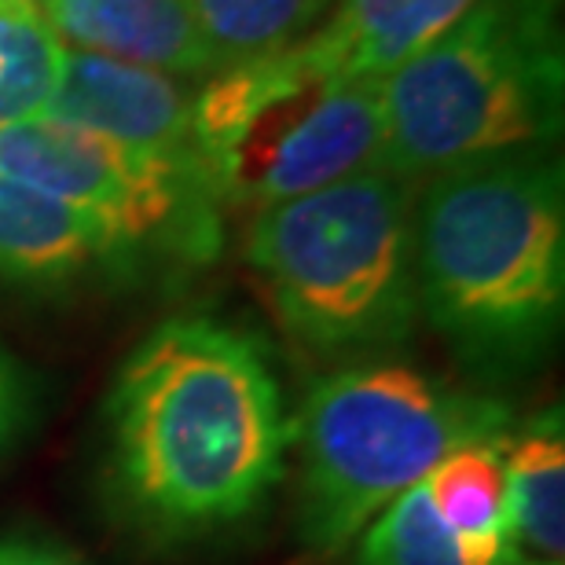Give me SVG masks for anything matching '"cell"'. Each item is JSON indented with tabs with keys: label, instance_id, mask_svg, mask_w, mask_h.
Instances as JSON below:
<instances>
[{
	"label": "cell",
	"instance_id": "obj_5",
	"mask_svg": "<svg viewBox=\"0 0 565 565\" xmlns=\"http://www.w3.org/2000/svg\"><path fill=\"white\" fill-rule=\"evenodd\" d=\"M290 423L298 536L309 555L338 558L448 451L503 437L511 408L412 364H349L316 382Z\"/></svg>",
	"mask_w": 565,
	"mask_h": 565
},
{
	"label": "cell",
	"instance_id": "obj_14",
	"mask_svg": "<svg viewBox=\"0 0 565 565\" xmlns=\"http://www.w3.org/2000/svg\"><path fill=\"white\" fill-rule=\"evenodd\" d=\"M202 33L213 71H232L294 49L334 0H184Z\"/></svg>",
	"mask_w": 565,
	"mask_h": 565
},
{
	"label": "cell",
	"instance_id": "obj_15",
	"mask_svg": "<svg viewBox=\"0 0 565 565\" xmlns=\"http://www.w3.org/2000/svg\"><path fill=\"white\" fill-rule=\"evenodd\" d=\"M63 44L38 4L0 8V126L41 118L55 93Z\"/></svg>",
	"mask_w": 565,
	"mask_h": 565
},
{
	"label": "cell",
	"instance_id": "obj_13",
	"mask_svg": "<svg viewBox=\"0 0 565 565\" xmlns=\"http://www.w3.org/2000/svg\"><path fill=\"white\" fill-rule=\"evenodd\" d=\"M507 522L518 562L565 555V434L562 415H540L522 434L503 437Z\"/></svg>",
	"mask_w": 565,
	"mask_h": 565
},
{
	"label": "cell",
	"instance_id": "obj_17",
	"mask_svg": "<svg viewBox=\"0 0 565 565\" xmlns=\"http://www.w3.org/2000/svg\"><path fill=\"white\" fill-rule=\"evenodd\" d=\"M33 386L26 371L0 349V456H8L33 419Z\"/></svg>",
	"mask_w": 565,
	"mask_h": 565
},
{
	"label": "cell",
	"instance_id": "obj_19",
	"mask_svg": "<svg viewBox=\"0 0 565 565\" xmlns=\"http://www.w3.org/2000/svg\"><path fill=\"white\" fill-rule=\"evenodd\" d=\"M8 4H33V0H0V8H8Z\"/></svg>",
	"mask_w": 565,
	"mask_h": 565
},
{
	"label": "cell",
	"instance_id": "obj_20",
	"mask_svg": "<svg viewBox=\"0 0 565 565\" xmlns=\"http://www.w3.org/2000/svg\"><path fill=\"white\" fill-rule=\"evenodd\" d=\"M518 565H562V562H518Z\"/></svg>",
	"mask_w": 565,
	"mask_h": 565
},
{
	"label": "cell",
	"instance_id": "obj_11",
	"mask_svg": "<svg viewBox=\"0 0 565 565\" xmlns=\"http://www.w3.org/2000/svg\"><path fill=\"white\" fill-rule=\"evenodd\" d=\"M478 0H334L312 52L349 77H382L451 30Z\"/></svg>",
	"mask_w": 565,
	"mask_h": 565
},
{
	"label": "cell",
	"instance_id": "obj_6",
	"mask_svg": "<svg viewBox=\"0 0 565 565\" xmlns=\"http://www.w3.org/2000/svg\"><path fill=\"white\" fill-rule=\"evenodd\" d=\"M191 137L221 210L279 206L382 169L379 77L334 71L301 41L199 82Z\"/></svg>",
	"mask_w": 565,
	"mask_h": 565
},
{
	"label": "cell",
	"instance_id": "obj_9",
	"mask_svg": "<svg viewBox=\"0 0 565 565\" xmlns=\"http://www.w3.org/2000/svg\"><path fill=\"white\" fill-rule=\"evenodd\" d=\"M55 33L74 52L147 66V71L206 82L213 60L184 0H33Z\"/></svg>",
	"mask_w": 565,
	"mask_h": 565
},
{
	"label": "cell",
	"instance_id": "obj_16",
	"mask_svg": "<svg viewBox=\"0 0 565 565\" xmlns=\"http://www.w3.org/2000/svg\"><path fill=\"white\" fill-rule=\"evenodd\" d=\"M345 555V565H462L456 540L429 503L426 484L397 495Z\"/></svg>",
	"mask_w": 565,
	"mask_h": 565
},
{
	"label": "cell",
	"instance_id": "obj_12",
	"mask_svg": "<svg viewBox=\"0 0 565 565\" xmlns=\"http://www.w3.org/2000/svg\"><path fill=\"white\" fill-rule=\"evenodd\" d=\"M503 437L448 451L423 481L462 565H518L507 522Z\"/></svg>",
	"mask_w": 565,
	"mask_h": 565
},
{
	"label": "cell",
	"instance_id": "obj_4",
	"mask_svg": "<svg viewBox=\"0 0 565 565\" xmlns=\"http://www.w3.org/2000/svg\"><path fill=\"white\" fill-rule=\"evenodd\" d=\"M415 195V184L371 169L254 213L246 268L294 342L320 356L408 342L419 320Z\"/></svg>",
	"mask_w": 565,
	"mask_h": 565
},
{
	"label": "cell",
	"instance_id": "obj_10",
	"mask_svg": "<svg viewBox=\"0 0 565 565\" xmlns=\"http://www.w3.org/2000/svg\"><path fill=\"white\" fill-rule=\"evenodd\" d=\"M115 262L126 257L104 224L0 173V279L49 290Z\"/></svg>",
	"mask_w": 565,
	"mask_h": 565
},
{
	"label": "cell",
	"instance_id": "obj_18",
	"mask_svg": "<svg viewBox=\"0 0 565 565\" xmlns=\"http://www.w3.org/2000/svg\"><path fill=\"white\" fill-rule=\"evenodd\" d=\"M0 565H93L77 551L38 536H0Z\"/></svg>",
	"mask_w": 565,
	"mask_h": 565
},
{
	"label": "cell",
	"instance_id": "obj_1",
	"mask_svg": "<svg viewBox=\"0 0 565 565\" xmlns=\"http://www.w3.org/2000/svg\"><path fill=\"white\" fill-rule=\"evenodd\" d=\"M290 440L294 423L262 345L210 316L158 323L110 386V492L162 544L250 518L282 481Z\"/></svg>",
	"mask_w": 565,
	"mask_h": 565
},
{
	"label": "cell",
	"instance_id": "obj_2",
	"mask_svg": "<svg viewBox=\"0 0 565 565\" xmlns=\"http://www.w3.org/2000/svg\"><path fill=\"white\" fill-rule=\"evenodd\" d=\"M419 316L473 367H518L565 309V180L547 151L445 173L415 195Z\"/></svg>",
	"mask_w": 565,
	"mask_h": 565
},
{
	"label": "cell",
	"instance_id": "obj_8",
	"mask_svg": "<svg viewBox=\"0 0 565 565\" xmlns=\"http://www.w3.org/2000/svg\"><path fill=\"white\" fill-rule=\"evenodd\" d=\"M191 96L195 88L180 77L63 49L60 82L44 118L96 132L151 162L202 173L191 137Z\"/></svg>",
	"mask_w": 565,
	"mask_h": 565
},
{
	"label": "cell",
	"instance_id": "obj_7",
	"mask_svg": "<svg viewBox=\"0 0 565 565\" xmlns=\"http://www.w3.org/2000/svg\"><path fill=\"white\" fill-rule=\"evenodd\" d=\"M0 173L104 224L121 257L158 250L202 265L221 254V202L195 169L151 162L55 118L0 126Z\"/></svg>",
	"mask_w": 565,
	"mask_h": 565
},
{
	"label": "cell",
	"instance_id": "obj_3",
	"mask_svg": "<svg viewBox=\"0 0 565 565\" xmlns=\"http://www.w3.org/2000/svg\"><path fill=\"white\" fill-rule=\"evenodd\" d=\"M382 169L404 184L547 151L565 115L562 0H478L379 77Z\"/></svg>",
	"mask_w": 565,
	"mask_h": 565
}]
</instances>
